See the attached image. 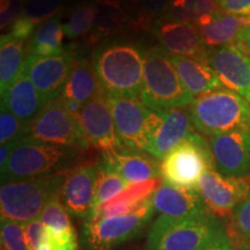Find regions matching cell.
Masks as SVG:
<instances>
[{"label":"cell","instance_id":"f35d334b","mask_svg":"<svg viewBox=\"0 0 250 250\" xmlns=\"http://www.w3.org/2000/svg\"><path fill=\"white\" fill-rule=\"evenodd\" d=\"M219 11L227 14L250 18V0H214Z\"/></svg>","mask_w":250,"mask_h":250},{"label":"cell","instance_id":"484cf974","mask_svg":"<svg viewBox=\"0 0 250 250\" xmlns=\"http://www.w3.org/2000/svg\"><path fill=\"white\" fill-rule=\"evenodd\" d=\"M23 41L9 34L0 39V93H4L20 76L24 65Z\"/></svg>","mask_w":250,"mask_h":250},{"label":"cell","instance_id":"ac0fdd59","mask_svg":"<svg viewBox=\"0 0 250 250\" xmlns=\"http://www.w3.org/2000/svg\"><path fill=\"white\" fill-rule=\"evenodd\" d=\"M154 211L170 219L198 218L210 213L197 189L162 182L151 196Z\"/></svg>","mask_w":250,"mask_h":250},{"label":"cell","instance_id":"4dcf8cb0","mask_svg":"<svg viewBox=\"0 0 250 250\" xmlns=\"http://www.w3.org/2000/svg\"><path fill=\"white\" fill-rule=\"evenodd\" d=\"M96 6H98V17L94 29L98 31L99 35H107L108 33L120 29L123 26L125 14L118 2L115 0H102Z\"/></svg>","mask_w":250,"mask_h":250},{"label":"cell","instance_id":"277c9868","mask_svg":"<svg viewBox=\"0 0 250 250\" xmlns=\"http://www.w3.org/2000/svg\"><path fill=\"white\" fill-rule=\"evenodd\" d=\"M77 151L24 137L20 139L8 161L1 167V182L36 179L62 173L65 168L70 167Z\"/></svg>","mask_w":250,"mask_h":250},{"label":"cell","instance_id":"9a60e30c","mask_svg":"<svg viewBox=\"0 0 250 250\" xmlns=\"http://www.w3.org/2000/svg\"><path fill=\"white\" fill-rule=\"evenodd\" d=\"M206 62L227 89L250 103V57L235 44L211 49Z\"/></svg>","mask_w":250,"mask_h":250},{"label":"cell","instance_id":"f6af8a7d","mask_svg":"<svg viewBox=\"0 0 250 250\" xmlns=\"http://www.w3.org/2000/svg\"><path fill=\"white\" fill-rule=\"evenodd\" d=\"M245 33H246V34H248V35H250V28H249V29H248V30H246V31H245Z\"/></svg>","mask_w":250,"mask_h":250},{"label":"cell","instance_id":"9c48e42d","mask_svg":"<svg viewBox=\"0 0 250 250\" xmlns=\"http://www.w3.org/2000/svg\"><path fill=\"white\" fill-rule=\"evenodd\" d=\"M153 211L149 197L129 213L90 220L83 228L86 241L94 250H110L136 236L152 218Z\"/></svg>","mask_w":250,"mask_h":250},{"label":"cell","instance_id":"d4e9b609","mask_svg":"<svg viewBox=\"0 0 250 250\" xmlns=\"http://www.w3.org/2000/svg\"><path fill=\"white\" fill-rule=\"evenodd\" d=\"M160 184L159 179H153L142 183L129 184L126 189L94 212L90 220H99L102 218L114 217V215H121L132 212L144 201L148 199Z\"/></svg>","mask_w":250,"mask_h":250},{"label":"cell","instance_id":"7402d4cb","mask_svg":"<svg viewBox=\"0 0 250 250\" xmlns=\"http://www.w3.org/2000/svg\"><path fill=\"white\" fill-rule=\"evenodd\" d=\"M181 81L193 99L213 90L224 88L217 74L206 61L171 55Z\"/></svg>","mask_w":250,"mask_h":250},{"label":"cell","instance_id":"d6a6232c","mask_svg":"<svg viewBox=\"0 0 250 250\" xmlns=\"http://www.w3.org/2000/svg\"><path fill=\"white\" fill-rule=\"evenodd\" d=\"M1 250H30L28 246L23 224L1 219L0 225Z\"/></svg>","mask_w":250,"mask_h":250},{"label":"cell","instance_id":"e575fe53","mask_svg":"<svg viewBox=\"0 0 250 250\" xmlns=\"http://www.w3.org/2000/svg\"><path fill=\"white\" fill-rule=\"evenodd\" d=\"M61 7V0H28L22 15L37 26L55 18Z\"/></svg>","mask_w":250,"mask_h":250},{"label":"cell","instance_id":"ba28073f","mask_svg":"<svg viewBox=\"0 0 250 250\" xmlns=\"http://www.w3.org/2000/svg\"><path fill=\"white\" fill-rule=\"evenodd\" d=\"M27 137L39 142L73 149H87L89 144L80 122L62 100L45 103L35 120L28 126Z\"/></svg>","mask_w":250,"mask_h":250},{"label":"cell","instance_id":"7c38bea8","mask_svg":"<svg viewBox=\"0 0 250 250\" xmlns=\"http://www.w3.org/2000/svg\"><path fill=\"white\" fill-rule=\"evenodd\" d=\"M74 59L73 54L67 51L49 57L28 56L22 71L29 77L43 102L48 103L61 98Z\"/></svg>","mask_w":250,"mask_h":250},{"label":"cell","instance_id":"b9f144b4","mask_svg":"<svg viewBox=\"0 0 250 250\" xmlns=\"http://www.w3.org/2000/svg\"><path fill=\"white\" fill-rule=\"evenodd\" d=\"M171 0H142L143 8L148 13H159L167 7H169Z\"/></svg>","mask_w":250,"mask_h":250},{"label":"cell","instance_id":"e0dca14e","mask_svg":"<svg viewBox=\"0 0 250 250\" xmlns=\"http://www.w3.org/2000/svg\"><path fill=\"white\" fill-rule=\"evenodd\" d=\"M98 165L79 166L65 175L59 198L68 213L81 219H90L95 201Z\"/></svg>","mask_w":250,"mask_h":250},{"label":"cell","instance_id":"8992f818","mask_svg":"<svg viewBox=\"0 0 250 250\" xmlns=\"http://www.w3.org/2000/svg\"><path fill=\"white\" fill-rule=\"evenodd\" d=\"M221 229L220 224L208 213L190 219H170L164 215L152 225L148 250H199Z\"/></svg>","mask_w":250,"mask_h":250},{"label":"cell","instance_id":"f546056e","mask_svg":"<svg viewBox=\"0 0 250 250\" xmlns=\"http://www.w3.org/2000/svg\"><path fill=\"white\" fill-rule=\"evenodd\" d=\"M96 17H98V6L95 4H83L72 12L68 22L65 24V35L68 39L74 40L78 37L87 35L94 29Z\"/></svg>","mask_w":250,"mask_h":250},{"label":"cell","instance_id":"bcb514c9","mask_svg":"<svg viewBox=\"0 0 250 250\" xmlns=\"http://www.w3.org/2000/svg\"><path fill=\"white\" fill-rule=\"evenodd\" d=\"M132 1H142V0H132Z\"/></svg>","mask_w":250,"mask_h":250},{"label":"cell","instance_id":"60d3db41","mask_svg":"<svg viewBox=\"0 0 250 250\" xmlns=\"http://www.w3.org/2000/svg\"><path fill=\"white\" fill-rule=\"evenodd\" d=\"M199 250H234L232 243L226 235V233L224 232V229L221 228L219 232L213 236V239L210 242H208L206 245Z\"/></svg>","mask_w":250,"mask_h":250},{"label":"cell","instance_id":"30bf717a","mask_svg":"<svg viewBox=\"0 0 250 250\" xmlns=\"http://www.w3.org/2000/svg\"><path fill=\"white\" fill-rule=\"evenodd\" d=\"M77 116L87 142L100 149L103 156L126 151L116 133L108 98L102 92L83 105Z\"/></svg>","mask_w":250,"mask_h":250},{"label":"cell","instance_id":"ee69618b","mask_svg":"<svg viewBox=\"0 0 250 250\" xmlns=\"http://www.w3.org/2000/svg\"><path fill=\"white\" fill-rule=\"evenodd\" d=\"M235 45L237 48L241 49L246 55H248L250 57V35L243 33V35L240 37L239 41L235 43Z\"/></svg>","mask_w":250,"mask_h":250},{"label":"cell","instance_id":"4fadbf2b","mask_svg":"<svg viewBox=\"0 0 250 250\" xmlns=\"http://www.w3.org/2000/svg\"><path fill=\"white\" fill-rule=\"evenodd\" d=\"M107 98L122 145L126 151L147 152L145 124L149 108L138 98Z\"/></svg>","mask_w":250,"mask_h":250},{"label":"cell","instance_id":"44dd1931","mask_svg":"<svg viewBox=\"0 0 250 250\" xmlns=\"http://www.w3.org/2000/svg\"><path fill=\"white\" fill-rule=\"evenodd\" d=\"M44 104L35 86L23 71L1 94V105L26 126L33 123Z\"/></svg>","mask_w":250,"mask_h":250},{"label":"cell","instance_id":"8fae6325","mask_svg":"<svg viewBox=\"0 0 250 250\" xmlns=\"http://www.w3.org/2000/svg\"><path fill=\"white\" fill-rule=\"evenodd\" d=\"M197 190L211 214L227 217L249 193L250 176H225L210 169L202 176Z\"/></svg>","mask_w":250,"mask_h":250},{"label":"cell","instance_id":"4316f807","mask_svg":"<svg viewBox=\"0 0 250 250\" xmlns=\"http://www.w3.org/2000/svg\"><path fill=\"white\" fill-rule=\"evenodd\" d=\"M65 28L58 17H55L36 28L29 42L30 56L49 57L64 54Z\"/></svg>","mask_w":250,"mask_h":250},{"label":"cell","instance_id":"8d00e7d4","mask_svg":"<svg viewBox=\"0 0 250 250\" xmlns=\"http://www.w3.org/2000/svg\"><path fill=\"white\" fill-rule=\"evenodd\" d=\"M232 223L240 235L250 240V191L246 198L234 208Z\"/></svg>","mask_w":250,"mask_h":250},{"label":"cell","instance_id":"d590c367","mask_svg":"<svg viewBox=\"0 0 250 250\" xmlns=\"http://www.w3.org/2000/svg\"><path fill=\"white\" fill-rule=\"evenodd\" d=\"M28 126L21 123L17 117L1 105L0 110V144L11 143L13 140L27 137Z\"/></svg>","mask_w":250,"mask_h":250},{"label":"cell","instance_id":"2e32d148","mask_svg":"<svg viewBox=\"0 0 250 250\" xmlns=\"http://www.w3.org/2000/svg\"><path fill=\"white\" fill-rule=\"evenodd\" d=\"M154 35L162 48L173 56L206 61L211 50L204 43L199 27L190 22L164 19L155 23Z\"/></svg>","mask_w":250,"mask_h":250},{"label":"cell","instance_id":"1f68e13d","mask_svg":"<svg viewBox=\"0 0 250 250\" xmlns=\"http://www.w3.org/2000/svg\"><path fill=\"white\" fill-rule=\"evenodd\" d=\"M40 219L43 225L52 232H76L71 223L68 211L62 203L59 195L50 199L42 214L40 215Z\"/></svg>","mask_w":250,"mask_h":250},{"label":"cell","instance_id":"3957f363","mask_svg":"<svg viewBox=\"0 0 250 250\" xmlns=\"http://www.w3.org/2000/svg\"><path fill=\"white\" fill-rule=\"evenodd\" d=\"M139 99L152 109L182 108L193 101L177 73L171 55L162 46L146 52Z\"/></svg>","mask_w":250,"mask_h":250},{"label":"cell","instance_id":"7bdbcfd3","mask_svg":"<svg viewBox=\"0 0 250 250\" xmlns=\"http://www.w3.org/2000/svg\"><path fill=\"white\" fill-rule=\"evenodd\" d=\"M19 142H20V139L13 140V142L1 145V147H0V168L4 167V166L6 165V162L8 161L9 156H11L12 152H13V149L15 148V146L18 145Z\"/></svg>","mask_w":250,"mask_h":250},{"label":"cell","instance_id":"83f0119b","mask_svg":"<svg viewBox=\"0 0 250 250\" xmlns=\"http://www.w3.org/2000/svg\"><path fill=\"white\" fill-rule=\"evenodd\" d=\"M217 11L214 0H171L165 19L203 27L210 22Z\"/></svg>","mask_w":250,"mask_h":250},{"label":"cell","instance_id":"74e56055","mask_svg":"<svg viewBox=\"0 0 250 250\" xmlns=\"http://www.w3.org/2000/svg\"><path fill=\"white\" fill-rule=\"evenodd\" d=\"M24 6L22 0H1L0 7V27L1 30L13 24L23 14Z\"/></svg>","mask_w":250,"mask_h":250},{"label":"cell","instance_id":"6da1fadb","mask_svg":"<svg viewBox=\"0 0 250 250\" xmlns=\"http://www.w3.org/2000/svg\"><path fill=\"white\" fill-rule=\"evenodd\" d=\"M145 56L138 45L112 42L94 51L92 64L101 92L110 98H138Z\"/></svg>","mask_w":250,"mask_h":250},{"label":"cell","instance_id":"d6986e66","mask_svg":"<svg viewBox=\"0 0 250 250\" xmlns=\"http://www.w3.org/2000/svg\"><path fill=\"white\" fill-rule=\"evenodd\" d=\"M192 125L189 108L164 109V121L149 140L147 153L162 160L171 149L193 132Z\"/></svg>","mask_w":250,"mask_h":250},{"label":"cell","instance_id":"f1b7e54d","mask_svg":"<svg viewBox=\"0 0 250 250\" xmlns=\"http://www.w3.org/2000/svg\"><path fill=\"white\" fill-rule=\"evenodd\" d=\"M129 187V183L125 181L120 174L111 169L104 162L98 165V175H96L95 184V201H94V212L101 208L118 193ZM92 214V215H93ZM92 218V217H90ZM90 220V219H89Z\"/></svg>","mask_w":250,"mask_h":250},{"label":"cell","instance_id":"ab89813d","mask_svg":"<svg viewBox=\"0 0 250 250\" xmlns=\"http://www.w3.org/2000/svg\"><path fill=\"white\" fill-rule=\"evenodd\" d=\"M36 28L37 26L33 22V21H30L29 19L24 17V15H21V17L12 24L11 31H9L8 34L15 37V39L24 41L35 33Z\"/></svg>","mask_w":250,"mask_h":250},{"label":"cell","instance_id":"836d02e7","mask_svg":"<svg viewBox=\"0 0 250 250\" xmlns=\"http://www.w3.org/2000/svg\"><path fill=\"white\" fill-rule=\"evenodd\" d=\"M31 250H78L76 232H52L45 227L40 241Z\"/></svg>","mask_w":250,"mask_h":250},{"label":"cell","instance_id":"7dc6e473","mask_svg":"<svg viewBox=\"0 0 250 250\" xmlns=\"http://www.w3.org/2000/svg\"><path fill=\"white\" fill-rule=\"evenodd\" d=\"M248 250H250V246H249V248H248Z\"/></svg>","mask_w":250,"mask_h":250},{"label":"cell","instance_id":"ffe728a7","mask_svg":"<svg viewBox=\"0 0 250 250\" xmlns=\"http://www.w3.org/2000/svg\"><path fill=\"white\" fill-rule=\"evenodd\" d=\"M101 93L93 64L86 58L74 59L73 66L61 99L72 112L78 115L83 105Z\"/></svg>","mask_w":250,"mask_h":250},{"label":"cell","instance_id":"cb8c5ba5","mask_svg":"<svg viewBox=\"0 0 250 250\" xmlns=\"http://www.w3.org/2000/svg\"><path fill=\"white\" fill-rule=\"evenodd\" d=\"M103 162L121 175L129 184L142 183L158 179L160 174V164L151 156L124 151L111 156H103Z\"/></svg>","mask_w":250,"mask_h":250},{"label":"cell","instance_id":"52a82bcc","mask_svg":"<svg viewBox=\"0 0 250 250\" xmlns=\"http://www.w3.org/2000/svg\"><path fill=\"white\" fill-rule=\"evenodd\" d=\"M210 169H214L210 145L196 132L190 133L160 162L164 182L188 189H197L203 175Z\"/></svg>","mask_w":250,"mask_h":250},{"label":"cell","instance_id":"5bb4252c","mask_svg":"<svg viewBox=\"0 0 250 250\" xmlns=\"http://www.w3.org/2000/svg\"><path fill=\"white\" fill-rule=\"evenodd\" d=\"M208 145L218 173L234 177L250 174V131L236 130L212 136Z\"/></svg>","mask_w":250,"mask_h":250},{"label":"cell","instance_id":"7a4b0ae2","mask_svg":"<svg viewBox=\"0 0 250 250\" xmlns=\"http://www.w3.org/2000/svg\"><path fill=\"white\" fill-rule=\"evenodd\" d=\"M193 127L206 136L236 130L250 131V103L227 88L193 99L189 104Z\"/></svg>","mask_w":250,"mask_h":250},{"label":"cell","instance_id":"603a6c76","mask_svg":"<svg viewBox=\"0 0 250 250\" xmlns=\"http://www.w3.org/2000/svg\"><path fill=\"white\" fill-rule=\"evenodd\" d=\"M249 28L250 18L227 14L218 9L210 22L199 27V30L206 46L215 49L235 44Z\"/></svg>","mask_w":250,"mask_h":250},{"label":"cell","instance_id":"5b68a950","mask_svg":"<svg viewBox=\"0 0 250 250\" xmlns=\"http://www.w3.org/2000/svg\"><path fill=\"white\" fill-rule=\"evenodd\" d=\"M66 174L5 182L0 188L1 219L26 224L40 218L52 197L59 195Z\"/></svg>","mask_w":250,"mask_h":250}]
</instances>
